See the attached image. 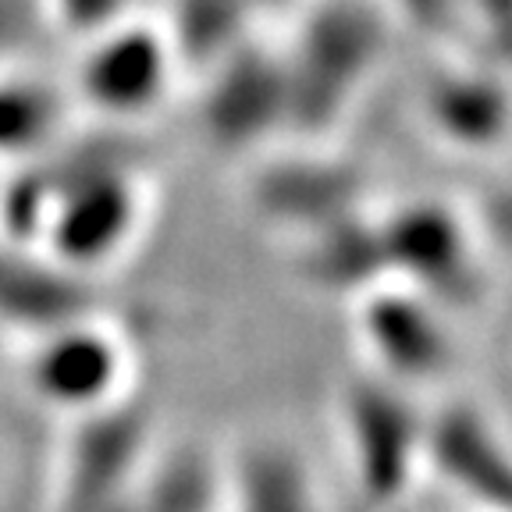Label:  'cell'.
Listing matches in <instances>:
<instances>
[{
  "label": "cell",
  "instance_id": "1",
  "mask_svg": "<svg viewBox=\"0 0 512 512\" xmlns=\"http://www.w3.org/2000/svg\"><path fill=\"white\" fill-rule=\"evenodd\" d=\"M57 185L40 246L54 264L75 274L104 271L132 246L143 228L146 192L136 171L111 160L47 164Z\"/></svg>",
  "mask_w": 512,
  "mask_h": 512
},
{
  "label": "cell",
  "instance_id": "2",
  "mask_svg": "<svg viewBox=\"0 0 512 512\" xmlns=\"http://www.w3.org/2000/svg\"><path fill=\"white\" fill-rule=\"evenodd\" d=\"M381 54V29L356 4H331L303 29L296 54L285 57L288 125L317 136L338 125L349 100Z\"/></svg>",
  "mask_w": 512,
  "mask_h": 512
},
{
  "label": "cell",
  "instance_id": "3",
  "mask_svg": "<svg viewBox=\"0 0 512 512\" xmlns=\"http://www.w3.org/2000/svg\"><path fill=\"white\" fill-rule=\"evenodd\" d=\"M388 278L431 303H470L480 292V256L466 221L441 200H409L377 221Z\"/></svg>",
  "mask_w": 512,
  "mask_h": 512
},
{
  "label": "cell",
  "instance_id": "4",
  "mask_svg": "<svg viewBox=\"0 0 512 512\" xmlns=\"http://www.w3.org/2000/svg\"><path fill=\"white\" fill-rule=\"evenodd\" d=\"M356 328L370 363L392 384L438 381L456 360V342L438 303L395 278L377 281L356 296Z\"/></svg>",
  "mask_w": 512,
  "mask_h": 512
},
{
  "label": "cell",
  "instance_id": "5",
  "mask_svg": "<svg viewBox=\"0 0 512 512\" xmlns=\"http://www.w3.org/2000/svg\"><path fill=\"white\" fill-rule=\"evenodd\" d=\"M352 473L367 502L392 509L424 452V424L392 381H356L342 402Z\"/></svg>",
  "mask_w": 512,
  "mask_h": 512
},
{
  "label": "cell",
  "instance_id": "6",
  "mask_svg": "<svg viewBox=\"0 0 512 512\" xmlns=\"http://www.w3.org/2000/svg\"><path fill=\"white\" fill-rule=\"evenodd\" d=\"M32 342L25 381L43 406L79 420L121 399L128 356L121 338L104 324L82 317Z\"/></svg>",
  "mask_w": 512,
  "mask_h": 512
},
{
  "label": "cell",
  "instance_id": "7",
  "mask_svg": "<svg viewBox=\"0 0 512 512\" xmlns=\"http://www.w3.org/2000/svg\"><path fill=\"white\" fill-rule=\"evenodd\" d=\"M150 463V420L143 409L111 402L79 416L61 470V512H100L125 495Z\"/></svg>",
  "mask_w": 512,
  "mask_h": 512
},
{
  "label": "cell",
  "instance_id": "8",
  "mask_svg": "<svg viewBox=\"0 0 512 512\" xmlns=\"http://www.w3.org/2000/svg\"><path fill=\"white\" fill-rule=\"evenodd\" d=\"M175 68V43L150 25H111L96 32L79 64V96L107 118H139L164 100Z\"/></svg>",
  "mask_w": 512,
  "mask_h": 512
},
{
  "label": "cell",
  "instance_id": "9",
  "mask_svg": "<svg viewBox=\"0 0 512 512\" xmlns=\"http://www.w3.org/2000/svg\"><path fill=\"white\" fill-rule=\"evenodd\" d=\"M285 125V57L232 47L224 54L217 82L207 96V128L214 143L224 150H249Z\"/></svg>",
  "mask_w": 512,
  "mask_h": 512
},
{
  "label": "cell",
  "instance_id": "10",
  "mask_svg": "<svg viewBox=\"0 0 512 512\" xmlns=\"http://www.w3.org/2000/svg\"><path fill=\"white\" fill-rule=\"evenodd\" d=\"M420 459H427L438 470V477H445L452 488L488 512L509 509V452L480 409H441L431 424H424Z\"/></svg>",
  "mask_w": 512,
  "mask_h": 512
},
{
  "label": "cell",
  "instance_id": "11",
  "mask_svg": "<svg viewBox=\"0 0 512 512\" xmlns=\"http://www.w3.org/2000/svg\"><path fill=\"white\" fill-rule=\"evenodd\" d=\"M93 313L86 274L54 264L50 256L4 249L0 256V328L40 338Z\"/></svg>",
  "mask_w": 512,
  "mask_h": 512
},
{
  "label": "cell",
  "instance_id": "12",
  "mask_svg": "<svg viewBox=\"0 0 512 512\" xmlns=\"http://www.w3.org/2000/svg\"><path fill=\"white\" fill-rule=\"evenodd\" d=\"M360 175L320 157L278 160L253 182V207L292 232H310L342 214L360 210Z\"/></svg>",
  "mask_w": 512,
  "mask_h": 512
},
{
  "label": "cell",
  "instance_id": "13",
  "mask_svg": "<svg viewBox=\"0 0 512 512\" xmlns=\"http://www.w3.org/2000/svg\"><path fill=\"white\" fill-rule=\"evenodd\" d=\"M303 274L324 292L363 296L370 285L388 278L381 228L360 210L303 232Z\"/></svg>",
  "mask_w": 512,
  "mask_h": 512
},
{
  "label": "cell",
  "instance_id": "14",
  "mask_svg": "<svg viewBox=\"0 0 512 512\" xmlns=\"http://www.w3.org/2000/svg\"><path fill=\"white\" fill-rule=\"evenodd\" d=\"M235 512H320L313 477L303 456L278 441H260L242 452L232 470Z\"/></svg>",
  "mask_w": 512,
  "mask_h": 512
},
{
  "label": "cell",
  "instance_id": "15",
  "mask_svg": "<svg viewBox=\"0 0 512 512\" xmlns=\"http://www.w3.org/2000/svg\"><path fill=\"white\" fill-rule=\"evenodd\" d=\"M427 111L441 136L466 150H491L505 136V93L484 75H445L427 93Z\"/></svg>",
  "mask_w": 512,
  "mask_h": 512
},
{
  "label": "cell",
  "instance_id": "16",
  "mask_svg": "<svg viewBox=\"0 0 512 512\" xmlns=\"http://www.w3.org/2000/svg\"><path fill=\"white\" fill-rule=\"evenodd\" d=\"M64 100L54 86L29 75L0 79V160H40L57 143Z\"/></svg>",
  "mask_w": 512,
  "mask_h": 512
},
{
  "label": "cell",
  "instance_id": "17",
  "mask_svg": "<svg viewBox=\"0 0 512 512\" xmlns=\"http://www.w3.org/2000/svg\"><path fill=\"white\" fill-rule=\"evenodd\" d=\"M121 0H61V15L75 32H104L118 25Z\"/></svg>",
  "mask_w": 512,
  "mask_h": 512
},
{
  "label": "cell",
  "instance_id": "18",
  "mask_svg": "<svg viewBox=\"0 0 512 512\" xmlns=\"http://www.w3.org/2000/svg\"><path fill=\"white\" fill-rule=\"evenodd\" d=\"M395 512H406V509H395Z\"/></svg>",
  "mask_w": 512,
  "mask_h": 512
},
{
  "label": "cell",
  "instance_id": "19",
  "mask_svg": "<svg viewBox=\"0 0 512 512\" xmlns=\"http://www.w3.org/2000/svg\"><path fill=\"white\" fill-rule=\"evenodd\" d=\"M0 256H4V249H0Z\"/></svg>",
  "mask_w": 512,
  "mask_h": 512
}]
</instances>
